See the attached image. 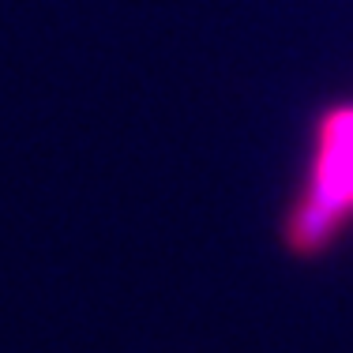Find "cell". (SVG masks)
<instances>
[{"label":"cell","mask_w":353,"mask_h":353,"mask_svg":"<svg viewBox=\"0 0 353 353\" xmlns=\"http://www.w3.org/2000/svg\"><path fill=\"white\" fill-rule=\"evenodd\" d=\"M346 214H353V109H334L319 124L312 188L290 214L285 241L301 256H316L334 241Z\"/></svg>","instance_id":"1"}]
</instances>
